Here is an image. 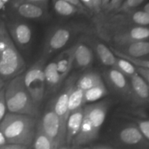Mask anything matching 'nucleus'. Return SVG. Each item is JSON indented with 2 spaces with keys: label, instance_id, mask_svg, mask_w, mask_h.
Listing matches in <instances>:
<instances>
[{
  "label": "nucleus",
  "instance_id": "nucleus-24",
  "mask_svg": "<svg viewBox=\"0 0 149 149\" xmlns=\"http://www.w3.org/2000/svg\"><path fill=\"white\" fill-rule=\"evenodd\" d=\"M84 104V91L76 87L74 84V86L70 92L68 100V109L70 113L82 108Z\"/></svg>",
  "mask_w": 149,
  "mask_h": 149
},
{
  "label": "nucleus",
  "instance_id": "nucleus-2",
  "mask_svg": "<svg viewBox=\"0 0 149 149\" xmlns=\"http://www.w3.org/2000/svg\"><path fill=\"white\" fill-rule=\"evenodd\" d=\"M25 70V61L11 40L4 20L0 17V76L6 83L23 74Z\"/></svg>",
  "mask_w": 149,
  "mask_h": 149
},
{
  "label": "nucleus",
  "instance_id": "nucleus-26",
  "mask_svg": "<svg viewBox=\"0 0 149 149\" xmlns=\"http://www.w3.org/2000/svg\"><path fill=\"white\" fill-rule=\"evenodd\" d=\"M117 70L124 74L126 77L129 78L136 72V67L125 59L117 57L116 64L114 67Z\"/></svg>",
  "mask_w": 149,
  "mask_h": 149
},
{
  "label": "nucleus",
  "instance_id": "nucleus-30",
  "mask_svg": "<svg viewBox=\"0 0 149 149\" xmlns=\"http://www.w3.org/2000/svg\"><path fill=\"white\" fill-rule=\"evenodd\" d=\"M7 111H8V109H7L6 103L4 88H3L2 90L0 91V123L4 118Z\"/></svg>",
  "mask_w": 149,
  "mask_h": 149
},
{
  "label": "nucleus",
  "instance_id": "nucleus-4",
  "mask_svg": "<svg viewBox=\"0 0 149 149\" xmlns=\"http://www.w3.org/2000/svg\"><path fill=\"white\" fill-rule=\"evenodd\" d=\"M4 93L8 113L33 117L38 116L39 107L33 102L24 85L23 74L7 82Z\"/></svg>",
  "mask_w": 149,
  "mask_h": 149
},
{
  "label": "nucleus",
  "instance_id": "nucleus-28",
  "mask_svg": "<svg viewBox=\"0 0 149 149\" xmlns=\"http://www.w3.org/2000/svg\"><path fill=\"white\" fill-rule=\"evenodd\" d=\"M149 0H125L117 13H128L135 10L144 3H147Z\"/></svg>",
  "mask_w": 149,
  "mask_h": 149
},
{
  "label": "nucleus",
  "instance_id": "nucleus-10",
  "mask_svg": "<svg viewBox=\"0 0 149 149\" xmlns=\"http://www.w3.org/2000/svg\"><path fill=\"white\" fill-rule=\"evenodd\" d=\"M74 80L70 78L68 80L64 88L61 92L57 96L53 103L51 104V108L55 111L56 115L59 117L60 122L63 128L66 130V122L68 116L70 115L69 109H68V100L70 92L75 84Z\"/></svg>",
  "mask_w": 149,
  "mask_h": 149
},
{
  "label": "nucleus",
  "instance_id": "nucleus-38",
  "mask_svg": "<svg viewBox=\"0 0 149 149\" xmlns=\"http://www.w3.org/2000/svg\"><path fill=\"white\" fill-rule=\"evenodd\" d=\"M7 144L6 141V139L4 137V136H3V133H1V130H0V148L1 147H2L3 146H4Z\"/></svg>",
  "mask_w": 149,
  "mask_h": 149
},
{
  "label": "nucleus",
  "instance_id": "nucleus-25",
  "mask_svg": "<svg viewBox=\"0 0 149 149\" xmlns=\"http://www.w3.org/2000/svg\"><path fill=\"white\" fill-rule=\"evenodd\" d=\"M33 144V149H56L47 136L37 128Z\"/></svg>",
  "mask_w": 149,
  "mask_h": 149
},
{
  "label": "nucleus",
  "instance_id": "nucleus-27",
  "mask_svg": "<svg viewBox=\"0 0 149 149\" xmlns=\"http://www.w3.org/2000/svg\"><path fill=\"white\" fill-rule=\"evenodd\" d=\"M111 51L113 53L115 54V55L117 56L118 57L120 58L125 59L130 63H132L134 66L136 67H141V68H146V69H149V59L147 58H134V57H129V56L124 55L120 52L116 51L115 48H111Z\"/></svg>",
  "mask_w": 149,
  "mask_h": 149
},
{
  "label": "nucleus",
  "instance_id": "nucleus-40",
  "mask_svg": "<svg viewBox=\"0 0 149 149\" xmlns=\"http://www.w3.org/2000/svg\"><path fill=\"white\" fill-rule=\"evenodd\" d=\"M24 1V0H10V3H11V6H14L18 5L19 3H23Z\"/></svg>",
  "mask_w": 149,
  "mask_h": 149
},
{
  "label": "nucleus",
  "instance_id": "nucleus-44",
  "mask_svg": "<svg viewBox=\"0 0 149 149\" xmlns=\"http://www.w3.org/2000/svg\"><path fill=\"white\" fill-rule=\"evenodd\" d=\"M57 149H72V148L64 145V146H60V147H59V148H58Z\"/></svg>",
  "mask_w": 149,
  "mask_h": 149
},
{
  "label": "nucleus",
  "instance_id": "nucleus-9",
  "mask_svg": "<svg viewBox=\"0 0 149 149\" xmlns=\"http://www.w3.org/2000/svg\"><path fill=\"white\" fill-rule=\"evenodd\" d=\"M72 36L69 27L59 26L52 29L46 37L43 48V57L47 58L50 55L64 48Z\"/></svg>",
  "mask_w": 149,
  "mask_h": 149
},
{
  "label": "nucleus",
  "instance_id": "nucleus-31",
  "mask_svg": "<svg viewBox=\"0 0 149 149\" xmlns=\"http://www.w3.org/2000/svg\"><path fill=\"white\" fill-rule=\"evenodd\" d=\"M125 0H110L109 4L107 5V8L109 11H115L117 12L118 9L124 3Z\"/></svg>",
  "mask_w": 149,
  "mask_h": 149
},
{
  "label": "nucleus",
  "instance_id": "nucleus-23",
  "mask_svg": "<svg viewBox=\"0 0 149 149\" xmlns=\"http://www.w3.org/2000/svg\"><path fill=\"white\" fill-rule=\"evenodd\" d=\"M53 5L56 13L62 17L74 15L80 10L77 7L63 0H53Z\"/></svg>",
  "mask_w": 149,
  "mask_h": 149
},
{
  "label": "nucleus",
  "instance_id": "nucleus-18",
  "mask_svg": "<svg viewBox=\"0 0 149 149\" xmlns=\"http://www.w3.org/2000/svg\"><path fill=\"white\" fill-rule=\"evenodd\" d=\"M46 93H54L61 86L64 79L57 70L55 61H52L46 64L44 68Z\"/></svg>",
  "mask_w": 149,
  "mask_h": 149
},
{
  "label": "nucleus",
  "instance_id": "nucleus-20",
  "mask_svg": "<svg viewBox=\"0 0 149 149\" xmlns=\"http://www.w3.org/2000/svg\"><path fill=\"white\" fill-rule=\"evenodd\" d=\"M103 84H104L103 79L98 72L90 71L82 74L77 80L75 86L84 91Z\"/></svg>",
  "mask_w": 149,
  "mask_h": 149
},
{
  "label": "nucleus",
  "instance_id": "nucleus-6",
  "mask_svg": "<svg viewBox=\"0 0 149 149\" xmlns=\"http://www.w3.org/2000/svg\"><path fill=\"white\" fill-rule=\"evenodd\" d=\"M46 59L42 57L24 72V83L35 104L40 108L46 93L44 68Z\"/></svg>",
  "mask_w": 149,
  "mask_h": 149
},
{
  "label": "nucleus",
  "instance_id": "nucleus-21",
  "mask_svg": "<svg viewBox=\"0 0 149 149\" xmlns=\"http://www.w3.org/2000/svg\"><path fill=\"white\" fill-rule=\"evenodd\" d=\"M95 48L97 55L102 64L104 66L114 68L116 64L117 57L113 53L111 48H108L102 43H97Z\"/></svg>",
  "mask_w": 149,
  "mask_h": 149
},
{
  "label": "nucleus",
  "instance_id": "nucleus-29",
  "mask_svg": "<svg viewBox=\"0 0 149 149\" xmlns=\"http://www.w3.org/2000/svg\"><path fill=\"white\" fill-rule=\"evenodd\" d=\"M141 134L149 142V120H139L136 123Z\"/></svg>",
  "mask_w": 149,
  "mask_h": 149
},
{
  "label": "nucleus",
  "instance_id": "nucleus-45",
  "mask_svg": "<svg viewBox=\"0 0 149 149\" xmlns=\"http://www.w3.org/2000/svg\"><path fill=\"white\" fill-rule=\"evenodd\" d=\"M79 149H90L88 148H79Z\"/></svg>",
  "mask_w": 149,
  "mask_h": 149
},
{
  "label": "nucleus",
  "instance_id": "nucleus-34",
  "mask_svg": "<svg viewBox=\"0 0 149 149\" xmlns=\"http://www.w3.org/2000/svg\"><path fill=\"white\" fill-rule=\"evenodd\" d=\"M94 12L100 13L102 8V0H92Z\"/></svg>",
  "mask_w": 149,
  "mask_h": 149
},
{
  "label": "nucleus",
  "instance_id": "nucleus-19",
  "mask_svg": "<svg viewBox=\"0 0 149 149\" xmlns=\"http://www.w3.org/2000/svg\"><path fill=\"white\" fill-rule=\"evenodd\" d=\"M94 57L92 50L84 44H75L74 63L80 68H88L93 64Z\"/></svg>",
  "mask_w": 149,
  "mask_h": 149
},
{
  "label": "nucleus",
  "instance_id": "nucleus-14",
  "mask_svg": "<svg viewBox=\"0 0 149 149\" xmlns=\"http://www.w3.org/2000/svg\"><path fill=\"white\" fill-rule=\"evenodd\" d=\"M132 101L138 105L149 104V85L137 72L129 77Z\"/></svg>",
  "mask_w": 149,
  "mask_h": 149
},
{
  "label": "nucleus",
  "instance_id": "nucleus-37",
  "mask_svg": "<svg viewBox=\"0 0 149 149\" xmlns=\"http://www.w3.org/2000/svg\"><path fill=\"white\" fill-rule=\"evenodd\" d=\"M81 1V3L84 5V6L87 7L88 9H90L91 10L94 11V9H93V4L92 2V0H79Z\"/></svg>",
  "mask_w": 149,
  "mask_h": 149
},
{
  "label": "nucleus",
  "instance_id": "nucleus-41",
  "mask_svg": "<svg viewBox=\"0 0 149 149\" xmlns=\"http://www.w3.org/2000/svg\"><path fill=\"white\" fill-rule=\"evenodd\" d=\"M5 86H6V81L1 77V76H0V91L2 90L3 88H4Z\"/></svg>",
  "mask_w": 149,
  "mask_h": 149
},
{
  "label": "nucleus",
  "instance_id": "nucleus-32",
  "mask_svg": "<svg viewBox=\"0 0 149 149\" xmlns=\"http://www.w3.org/2000/svg\"><path fill=\"white\" fill-rule=\"evenodd\" d=\"M136 72H137V73L144 79V81L149 85V69L141 68V67H136Z\"/></svg>",
  "mask_w": 149,
  "mask_h": 149
},
{
  "label": "nucleus",
  "instance_id": "nucleus-1",
  "mask_svg": "<svg viewBox=\"0 0 149 149\" xmlns=\"http://www.w3.org/2000/svg\"><path fill=\"white\" fill-rule=\"evenodd\" d=\"M37 124L36 117L7 113L0 123V130L7 144L28 147L34 140Z\"/></svg>",
  "mask_w": 149,
  "mask_h": 149
},
{
  "label": "nucleus",
  "instance_id": "nucleus-12",
  "mask_svg": "<svg viewBox=\"0 0 149 149\" xmlns=\"http://www.w3.org/2000/svg\"><path fill=\"white\" fill-rule=\"evenodd\" d=\"M104 76L110 87L120 96L132 100L130 81L124 74L115 68H111L104 72Z\"/></svg>",
  "mask_w": 149,
  "mask_h": 149
},
{
  "label": "nucleus",
  "instance_id": "nucleus-42",
  "mask_svg": "<svg viewBox=\"0 0 149 149\" xmlns=\"http://www.w3.org/2000/svg\"><path fill=\"white\" fill-rule=\"evenodd\" d=\"M142 10H144L145 12H146L149 15V1H148V2L144 5Z\"/></svg>",
  "mask_w": 149,
  "mask_h": 149
},
{
  "label": "nucleus",
  "instance_id": "nucleus-36",
  "mask_svg": "<svg viewBox=\"0 0 149 149\" xmlns=\"http://www.w3.org/2000/svg\"><path fill=\"white\" fill-rule=\"evenodd\" d=\"M63 1H66V2L70 3L74 6L77 7V8H79V10H83L84 8V5L81 3V1L79 0H63Z\"/></svg>",
  "mask_w": 149,
  "mask_h": 149
},
{
  "label": "nucleus",
  "instance_id": "nucleus-46",
  "mask_svg": "<svg viewBox=\"0 0 149 149\" xmlns=\"http://www.w3.org/2000/svg\"><path fill=\"white\" fill-rule=\"evenodd\" d=\"M27 149H33V148H27Z\"/></svg>",
  "mask_w": 149,
  "mask_h": 149
},
{
  "label": "nucleus",
  "instance_id": "nucleus-17",
  "mask_svg": "<svg viewBox=\"0 0 149 149\" xmlns=\"http://www.w3.org/2000/svg\"><path fill=\"white\" fill-rule=\"evenodd\" d=\"M74 50L75 45L64 50L54 59L57 70L64 80L69 74L74 63Z\"/></svg>",
  "mask_w": 149,
  "mask_h": 149
},
{
  "label": "nucleus",
  "instance_id": "nucleus-7",
  "mask_svg": "<svg viewBox=\"0 0 149 149\" xmlns=\"http://www.w3.org/2000/svg\"><path fill=\"white\" fill-rule=\"evenodd\" d=\"M37 128L47 136L56 149L66 144V130L51 107L43 114L40 120L37 122Z\"/></svg>",
  "mask_w": 149,
  "mask_h": 149
},
{
  "label": "nucleus",
  "instance_id": "nucleus-35",
  "mask_svg": "<svg viewBox=\"0 0 149 149\" xmlns=\"http://www.w3.org/2000/svg\"><path fill=\"white\" fill-rule=\"evenodd\" d=\"M49 0H24V2L32 3L35 4H38L41 6H48V3Z\"/></svg>",
  "mask_w": 149,
  "mask_h": 149
},
{
  "label": "nucleus",
  "instance_id": "nucleus-3",
  "mask_svg": "<svg viewBox=\"0 0 149 149\" xmlns=\"http://www.w3.org/2000/svg\"><path fill=\"white\" fill-rule=\"evenodd\" d=\"M109 108V103L107 101L95 102L84 107L82 124L79 133L72 141V145L83 146L97 139Z\"/></svg>",
  "mask_w": 149,
  "mask_h": 149
},
{
  "label": "nucleus",
  "instance_id": "nucleus-43",
  "mask_svg": "<svg viewBox=\"0 0 149 149\" xmlns=\"http://www.w3.org/2000/svg\"><path fill=\"white\" fill-rule=\"evenodd\" d=\"M110 0H102V8H107V5L109 4Z\"/></svg>",
  "mask_w": 149,
  "mask_h": 149
},
{
  "label": "nucleus",
  "instance_id": "nucleus-8",
  "mask_svg": "<svg viewBox=\"0 0 149 149\" xmlns=\"http://www.w3.org/2000/svg\"><path fill=\"white\" fill-rule=\"evenodd\" d=\"M4 22L8 34L16 47L22 50L29 48L33 39V31L29 24L19 19H9Z\"/></svg>",
  "mask_w": 149,
  "mask_h": 149
},
{
  "label": "nucleus",
  "instance_id": "nucleus-22",
  "mask_svg": "<svg viewBox=\"0 0 149 149\" xmlns=\"http://www.w3.org/2000/svg\"><path fill=\"white\" fill-rule=\"evenodd\" d=\"M109 93L105 84L97 86L84 91V104L95 103L106 97Z\"/></svg>",
  "mask_w": 149,
  "mask_h": 149
},
{
  "label": "nucleus",
  "instance_id": "nucleus-16",
  "mask_svg": "<svg viewBox=\"0 0 149 149\" xmlns=\"http://www.w3.org/2000/svg\"><path fill=\"white\" fill-rule=\"evenodd\" d=\"M115 49L134 58H146L149 56V40L130 42L116 47Z\"/></svg>",
  "mask_w": 149,
  "mask_h": 149
},
{
  "label": "nucleus",
  "instance_id": "nucleus-13",
  "mask_svg": "<svg viewBox=\"0 0 149 149\" xmlns=\"http://www.w3.org/2000/svg\"><path fill=\"white\" fill-rule=\"evenodd\" d=\"M13 13L21 19L40 20L48 15V6L24 2L11 6Z\"/></svg>",
  "mask_w": 149,
  "mask_h": 149
},
{
  "label": "nucleus",
  "instance_id": "nucleus-15",
  "mask_svg": "<svg viewBox=\"0 0 149 149\" xmlns=\"http://www.w3.org/2000/svg\"><path fill=\"white\" fill-rule=\"evenodd\" d=\"M84 117V107L70 113L66 126V144H72L79 133Z\"/></svg>",
  "mask_w": 149,
  "mask_h": 149
},
{
  "label": "nucleus",
  "instance_id": "nucleus-5",
  "mask_svg": "<svg viewBox=\"0 0 149 149\" xmlns=\"http://www.w3.org/2000/svg\"><path fill=\"white\" fill-rule=\"evenodd\" d=\"M97 27L100 36L111 42L115 47L130 42L149 40V26L112 24L102 19Z\"/></svg>",
  "mask_w": 149,
  "mask_h": 149
},
{
  "label": "nucleus",
  "instance_id": "nucleus-39",
  "mask_svg": "<svg viewBox=\"0 0 149 149\" xmlns=\"http://www.w3.org/2000/svg\"><path fill=\"white\" fill-rule=\"evenodd\" d=\"M92 149H115L113 147L107 146V145H97L95 146Z\"/></svg>",
  "mask_w": 149,
  "mask_h": 149
},
{
  "label": "nucleus",
  "instance_id": "nucleus-33",
  "mask_svg": "<svg viewBox=\"0 0 149 149\" xmlns=\"http://www.w3.org/2000/svg\"><path fill=\"white\" fill-rule=\"evenodd\" d=\"M28 147L22 145L18 144H6L4 146L1 147L0 149H27Z\"/></svg>",
  "mask_w": 149,
  "mask_h": 149
},
{
  "label": "nucleus",
  "instance_id": "nucleus-11",
  "mask_svg": "<svg viewBox=\"0 0 149 149\" xmlns=\"http://www.w3.org/2000/svg\"><path fill=\"white\" fill-rule=\"evenodd\" d=\"M118 139L122 144L140 149L149 148V142L141 134L136 124H129L120 130Z\"/></svg>",
  "mask_w": 149,
  "mask_h": 149
}]
</instances>
